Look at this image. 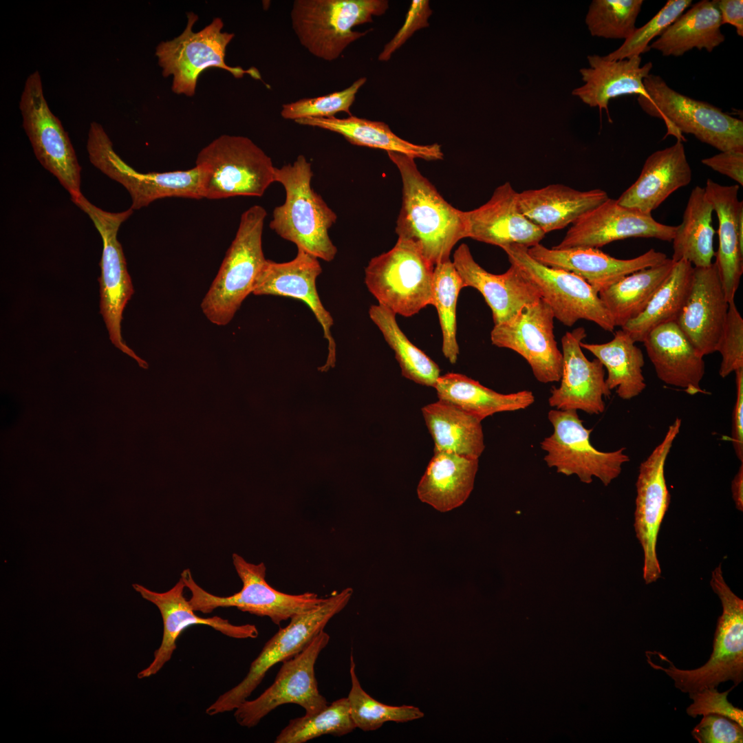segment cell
<instances>
[{"mask_svg":"<svg viewBox=\"0 0 743 743\" xmlns=\"http://www.w3.org/2000/svg\"><path fill=\"white\" fill-rule=\"evenodd\" d=\"M402 180V205L396 221L398 239L413 244L434 266L450 259L466 237L464 211L453 207L418 170L415 158L387 152Z\"/></svg>","mask_w":743,"mask_h":743,"instance_id":"6da1fadb","label":"cell"},{"mask_svg":"<svg viewBox=\"0 0 743 743\" xmlns=\"http://www.w3.org/2000/svg\"><path fill=\"white\" fill-rule=\"evenodd\" d=\"M311 164L300 155L292 164L274 169L275 182L286 191L285 202L277 206L270 227L284 239L318 259L332 261L337 248L328 230L336 222V213L311 187Z\"/></svg>","mask_w":743,"mask_h":743,"instance_id":"7a4b0ae2","label":"cell"},{"mask_svg":"<svg viewBox=\"0 0 743 743\" xmlns=\"http://www.w3.org/2000/svg\"><path fill=\"white\" fill-rule=\"evenodd\" d=\"M710 585L721 601L722 612L718 619L713 651L707 662L696 669H682L660 652H654L661 660L668 663L667 667L655 663L646 655L650 667L664 671L674 682L675 687L683 693L718 687L729 680L736 687L743 680V601L726 583L721 564L712 572Z\"/></svg>","mask_w":743,"mask_h":743,"instance_id":"3957f363","label":"cell"},{"mask_svg":"<svg viewBox=\"0 0 743 743\" xmlns=\"http://www.w3.org/2000/svg\"><path fill=\"white\" fill-rule=\"evenodd\" d=\"M266 210L255 205L244 212L236 235L219 270L202 301L205 316L213 324L226 325L243 301L252 294L266 259L262 249Z\"/></svg>","mask_w":743,"mask_h":743,"instance_id":"277c9868","label":"cell"},{"mask_svg":"<svg viewBox=\"0 0 743 743\" xmlns=\"http://www.w3.org/2000/svg\"><path fill=\"white\" fill-rule=\"evenodd\" d=\"M649 99L638 96V103L648 115L662 119L667 135L685 140L682 133L720 151H743V121L708 103L693 99L671 89L658 75L643 80Z\"/></svg>","mask_w":743,"mask_h":743,"instance_id":"5b68a950","label":"cell"},{"mask_svg":"<svg viewBox=\"0 0 743 743\" xmlns=\"http://www.w3.org/2000/svg\"><path fill=\"white\" fill-rule=\"evenodd\" d=\"M195 163L203 198L261 197L275 182L270 158L245 136H220L199 152Z\"/></svg>","mask_w":743,"mask_h":743,"instance_id":"8992f818","label":"cell"},{"mask_svg":"<svg viewBox=\"0 0 743 743\" xmlns=\"http://www.w3.org/2000/svg\"><path fill=\"white\" fill-rule=\"evenodd\" d=\"M386 0H295L292 28L300 43L312 55L327 61L337 59L352 43L369 32L353 28L385 13Z\"/></svg>","mask_w":743,"mask_h":743,"instance_id":"52a82bcc","label":"cell"},{"mask_svg":"<svg viewBox=\"0 0 743 743\" xmlns=\"http://www.w3.org/2000/svg\"><path fill=\"white\" fill-rule=\"evenodd\" d=\"M232 559L243 585L240 591L228 596L209 593L195 581L189 569L182 571L180 577L191 592L189 601L195 612L209 614L219 607H234L242 612L268 616L279 625L282 621L318 606L326 599L313 592L289 594L278 591L266 581L263 563H249L236 553Z\"/></svg>","mask_w":743,"mask_h":743,"instance_id":"ba28073f","label":"cell"},{"mask_svg":"<svg viewBox=\"0 0 743 743\" xmlns=\"http://www.w3.org/2000/svg\"><path fill=\"white\" fill-rule=\"evenodd\" d=\"M433 270L416 246L398 239L391 250L369 261L365 283L379 305L411 316L432 305Z\"/></svg>","mask_w":743,"mask_h":743,"instance_id":"9c48e42d","label":"cell"},{"mask_svg":"<svg viewBox=\"0 0 743 743\" xmlns=\"http://www.w3.org/2000/svg\"><path fill=\"white\" fill-rule=\"evenodd\" d=\"M187 18L186 27L180 35L160 42L155 49L163 76H173L171 89L174 93L194 96L200 74L212 67L226 70L237 78L247 74L256 80L261 79L259 70L255 67L244 69L226 63V47L235 34L222 32L224 23L220 18H215L196 32L193 28L197 15L189 12Z\"/></svg>","mask_w":743,"mask_h":743,"instance_id":"30bf717a","label":"cell"},{"mask_svg":"<svg viewBox=\"0 0 743 743\" xmlns=\"http://www.w3.org/2000/svg\"><path fill=\"white\" fill-rule=\"evenodd\" d=\"M353 594L347 588L327 598L318 606L290 618V623L280 628L264 645L257 657L251 663L246 677L236 686L226 691L206 709L208 715L234 711L247 700L274 665L286 660L301 652L322 630L330 620L348 603Z\"/></svg>","mask_w":743,"mask_h":743,"instance_id":"8fae6325","label":"cell"},{"mask_svg":"<svg viewBox=\"0 0 743 743\" xmlns=\"http://www.w3.org/2000/svg\"><path fill=\"white\" fill-rule=\"evenodd\" d=\"M72 201L89 216L102 239L101 273L98 279L100 309L109 339L140 367L147 369V363L126 344L121 334L122 313L134 290L117 235L121 224L131 215L133 210L129 208L118 213L106 211L91 203L83 194Z\"/></svg>","mask_w":743,"mask_h":743,"instance_id":"7c38bea8","label":"cell"},{"mask_svg":"<svg viewBox=\"0 0 743 743\" xmlns=\"http://www.w3.org/2000/svg\"><path fill=\"white\" fill-rule=\"evenodd\" d=\"M19 109L36 159L57 178L71 200L79 197L82 195L81 166L67 133L48 106L37 70L25 80Z\"/></svg>","mask_w":743,"mask_h":743,"instance_id":"4fadbf2b","label":"cell"},{"mask_svg":"<svg viewBox=\"0 0 743 743\" xmlns=\"http://www.w3.org/2000/svg\"><path fill=\"white\" fill-rule=\"evenodd\" d=\"M548 418L553 432L540 442V446L546 453L543 459L547 465L558 473L575 474L587 484L596 477L607 486L620 475L623 464L629 461L625 447L609 452L595 449L590 440L592 429L583 426L577 411L552 409Z\"/></svg>","mask_w":743,"mask_h":743,"instance_id":"5bb4252c","label":"cell"},{"mask_svg":"<svg viewBox=\"0 0 743 743\" xmlns=\"http://www.w3.org/2000/svg\"><path fill=\"white\" fill-rule=\"evenodd\" d=\"M87 151L96 168L127 189L133 210L164 197L203 198L202 173L197 166L186 171L140 173L116 153L109 136L96 122L90 124Z\"/></svg>","mask_w":743,"mask_h":743,"instance_id":"9a60e30c","label":"cell"},{"mask_svg":"<svg viewBox=\"0 0 743 743\" xmlns=\"http://www.w3.org/2000/svg\"><path fill=\"white\" fill-rule=\"evenodd\" d=\"M502 249L510 264L517 266L537 287L554 318L561 323L572 327L577 321L584 319L605 331H614L615 326L599 293L585 280L572 272L539 263L524 246L513 244Z\"/></svg>","mask_w":743,"mask_h":743,"instance_id":"2e32d148","label":"cell"},{"mask_svg":"<svg viewBox=\"0 0 743 743\" xmlns=\"http://www.w3.org/2000/svg\"><path fill=\"white\" fill-rule=\"evenodd\" d=\"M330 638L323 629L301 652L282 662L273 683L259 697L245 700L234 710L237 722L241 726L253 727L272 710L285 704H298L307 714L325 708L328 703L319 693L314 666Z\"/></svg>","mask_w":743,"mask_h":743,"instance_id":"e0dca14e","label":"cell"},{"mask_svg":"<svg viewBox=\"0 0 743 743\" xmlns=\"http://www.w3.org/2000/svg\"><path fill=\"white\" fill-rule=\"evenodd\" d=\"M681 424V419L676 418L662 441L639 466L636 482L634 530L643 551V577L646 584L656 581L661 575L656 545L660 527L670 504L665 466Z\"/></svg>","mask_w":743,"mask_h":743,"instance_id":"ac0fdd59","label":"cell"},{"mask_svg":"<svg viewBox=\"0 0 743 743\" xmlns=\"http://www.w3.org/2000/svg\"><path fill=\"white\" fill-rule=\"evenodd\" d=\"M554 316L543 298L524 306L510 320L495 324L491 332L493 345L521 355L540 383L561 380L563 355L554 334Z\"/></svg>","mask_w":743,"mask_h":743,"instance_id":"d6986e66","label":"cell"},{"mask_svg":"<svg viewBox=\"0 0 743 743\" xmlns=\"http://www.w3.org/2000/svg\"><path fill=\"white\" fill-rule=\"evenodd\" d=\"M676 228L658 222L652 215L622 206L616 200L608 198L573 223L561 241L552 248H598L629 237L671 241Z\"/></svg>","mask_w":743,"mask_h":743,"instance_id":"ffe728a7","label":"cell"},{"mask_svg":"<svg viewBox=\"0 0 743 743\" xmlns=\"http://www.w3.org/2000/svg\"><path fill=\"white\" fill-rule=\"evenodd\" d=\"M322 272L318 258L297 248L291 261L277 263L267 259L255 284V295H274L298 299L305 303L321 325L327 341L328 354L325 363L319 368L325 372L335 366L336 346L331 328L333 318L323 305L316 286Z\"/></svg>","mask_w":743,"mask_h":743,"instance_id":"44dd1931","label":"cell"},{"mask_svg":"<svg viewBox=\"0 0 743 743\" xmlns=\"http://www.w3.org/2000/svg\"><path fill=\"white\" fill-rule=\"evenodd\" d=\"M133 588L143 599L158 608L163 621L161 644L155 651L152 662L138 674L140 679L156 674L171 660L176 649L177 638L189 626L207 625L226 636L238 639L255 638L259 635L254 625H234L219 616L204 618L197 615L184 596L186 586L181 577L170 590L164 592H154L137 583L133 584Z\"/></svg>","mask_w":743,"mask_h":743,"instance_id":"7402d4cb","label":"cell"},{"mask_svg":"<svg viewBox=\"0 0 743 743\" xmlns=\"http://www.w3.org/2000/svg\"><path fill=\"white\" fill-rule=\"evenodd\" d=\"M585 328L567 332L561 338L563 369L561 384L552 387L548 404L558 410H581L601 414L605 409L604 397L611 391L605 384V369L596 358L589 360L580 343L586 337Z\"/></svg>","mask_w":743,"mask_h":743,"instance_id":"603a6c76","label":"cell"},{"mask_svg":"<svg viewBox=\"0 0 743 743\" xmlns=\"http://www.w3.org/2000/svg\"><path fill=\"white\" fill-rule=\"evenodd\" d=\"M728 306L715 263L693 267L689 293L676 323L703 356L717 352Z\"/></svg>","mask_w":743,"mask_h":743,"instance_id":"cb8c5ba5","label":"cell"},{"mask_svg":"<svg viewBox=\"0 0 743 743\" xmlns=\"http://www.w3.org/2000/svg\"><path fill=\"white\" fill-rule=\"evenodd\" d=\"M466 237L503 248L517 244L528 248L540 244L546 233L528 219L519 204V193L509 182L499 186L490 200L464 211Z\"/></svg>","mask_w":743,"mask_h":743,"instance_id":"d4e9b609","label":"cell"},{"mask_svg":"<svg viewBox=\"0 0 743 743\" xmlns=\"http://www.w3.org/2000/svg\"><path fill=\"white\" fill-rule=\"evenodd\" d=\"M453 265L465 287L477 290L491 308L495 325L515 316L524 306L541 298L537 287L515 265L503 274L487 272L462 244L453 254Z\"/></svg>","mask_w":743,"mask_h":743,"instance_id":"484cf974","label":"cell"},{"mask_svg":"<svg viewBox=\"0 0 743 743\" xmlns=\"http://www.w3.org/2000/svg\"><path fill=\"white\" fill-rule=\"evenodd\" d=\"M539 263L572 272L590 284L598 293L636 271L663 263L667 255L651 248L643 255L620 259L594 248H548L541 244L528 248Z\"/></svg>","mask_w":743,"mask_h":743,"instance_id":"4316f807","label":"cell"},{"mask_svg":"<svg viewBox=\"0 0 743 743\" xmlns=\"http://www.w3.org/2000/svg\"><path fill=\"white\" fill-rule=\"evenodd\" d=\"M692 171L682 141L652 153L637 180L618 197L622 206L652 215L671 194L688 185Z\"/></svg>","mask_w":743,"mask_h":743,"instance_id":"83f0119b","label":"cell"},{"mask_svg":"<svg viewBox=\"0 0 743 743\" xmlns=\"http://www.w3.org/2000/svg\"><path fill=\"white\" fill-rule=\"evenodd\" d=\"M657 377L690 395L706 393L700 387L704 375L703 356L692 345L676 322L652 330L643 341Z\"/></svg>","mask_w":743,"mask_h":743,"instance_id":"f1b7e54d","label":"cell"},{"mask_svg":"<svg viewBox=\"0 0 743 743\" xmlns=\"http://www.w3.org/2000/svg\"><path fill=\"white\" fill-rule=\"evenodd\" d=\"M588 61L589 67L579 70L584 84L572 92L583 103L598 107L600 112L605 109L609 115L608 105L612 98L627 94L649 98L643 80L650 74L651 62L641 66L640 56L610 61L596 54L588 56Z\"/></svg>","mask_w":743,"mask_h":743,"instance_id":"f546056e","label":"cell"},{"mask_svg":"<svg viewBox=\"0 0 743 743\" xmlns=\"http://www.w3.org/2000/svg\"><path fill=\"white\" fill-rule=\"evenodd\" d=\"M739 185H721L707 179L704 188L718 219L719 246L715 261L728 303L735 295L743 273V246L738 234V222L743 214V202L738 200Z\"/></svg>","mask_w":743,"mask_h":743,"instance_id":"4dcf8cb0","label":"cell"},{"mask_svg":"<svg viewBox=\"0 0 743 743\" xmlns=\"http://www.w3.org/2000/svg\"><path fill=\"white\" fill-rule=\"evenodd\" d=\"M608 198L601 189L581 191L557 184L519 193V204L523 214L546 234L574 223Z\"/></svg>","mask_w":743,"mask_h":743,"instance_id":"1f68e13d","label":"cell"},{"mask_svg":"<svg viewBox=\"0 0 743 743\" xmlns=\"http://www.w3.org/2000/svg\"><path fill=\"white\" fill-rule=\"evenodd\" d=\"M478 459L434 451L417 488L418 498L440 512L461 506L470 495Z\"/></svg>","mask_w":743,"mask_h":743,"instance_id":"d6a6232c","label":"cell"},{"mask_svg":"<svg viewBox=\"0 0 743 743\" xmlns=\"http://www.w3.org/2000/svg\"><path fill=\"white\" fill-rule=\"evenodd\" d=\"M301 125L321 128L343 136L349 143L396 152L427 161L443 159L441 146L437 143L419 145L403 140L385 122L349 116L347 118H305L294 121Z\"/></svg>","mask_w":743,"mask_h":743,"instance_id":"836d02e7","label":"cell"},{"mask_svg":"<svg viewBox=\"0 0 743 743\" xmlns=\"http://www.w3.org/2000/svg\"><path fill=\"white\" fill-rule=\"evenodd\" d=\"M721 25L716 0H702L682 13L649 47L665 56H680L693 48L711 52L725 40Z\"/></svg>","mask_w":743,"mask_h":743,"instance_id":"e575fe53","label":"cell"},{"mask_svg":"<svg viewBox=\"0 0 743 743\" xmlns=\"http://www.w3.org/2000/svg\"><path fill=\"white\" fill-rule=\"evenodd\" d=\"M434 388L439 400L453 405L481 421L497 413L526 409L535 402L531 391L500 394L456 373L440 376Z\"/></svg>","mask_w":743,"mask_h":743,"instance_id":"d590c367","label":"cell"},{"mask_svg":"<svg viewBox=\"0 0 743 743\" xmlns=\"http://www.w3.org/2000/svg\"><path fill=\"white\" fill-rule=\"evenodd\" d=\"M422 413L434 451L479 459L485 449L480 420L441 400L423 407Z\"/></svg>","mask_w":743,"mask_h":743,"instance_id":"8d00e7d4","label":"cell"},{"mask_svg":"<svg viewBox=\"0 0 743 743\" xmlns=\"http://www.w3.org/2000/svg\"><path fill=\"white\" fill-rule=\"evenodd\" d=\"M580 345L592 353L607 369L605 384L610 391L616 389L620 398L632 399L645 389L643 354L622 329L617 330L607 343L594 344L581 341Z\"/></svg>","mask_w":743,"mask_h":743,"instance_id":"74e56055","label":"cell"},{"mask_svg":"<svg viewBox=\"0 0 743 743\" xmlns=\"http://www.w3.org/2000/svg\"><path fill=\"white\" fill-rule=\"evenodd\" d=\"M713 207L704 189L695 186L689 197L682 222L677 226L673 242L674 262L686 260L694 267H707L715 255L712 226Z\"/></svg>","mask_w":743,"mask_h":743,"instance_id":"f35d334b","label":"cell"},{"mask_svg":"<svg viewBox=\"0 0 743 743\" xmlns=\"http://www.w3.org/2000/svg\"><path fill=\"white\" fill-rule=\"evenodd\" d=\"M675 262L663 263L629 274L599 292L615 327H622L645 310L669 274Z\"/></svg>","mask_w":743,"mask_h":743,"instance_id":"ab89813d","label":"cell"},{"mask_svg":"<svg viewBox=\"0 0 743 743\" xmlns=\"http://www.w3.org/2000/svg\"><path fill=\"white\" fill-rule=\"evenodd\" d=\"M693 266L686 260L675 262L668 277L637 317L621 329L635 342H643L656 327L676 322L689 293Z\"/></svg>","mask_w":743,"mask_h":743,"instance_id":"60d3db41","label":"cell"},{"mask_svg":"<svg viewBox=\"0 0 743 743\" xmlns=\"http://www.w3.org/2000/svg\"><path fill=\"white\" fill-rule=\"evenodd\" d=\"M369 316L394 350L402 375L417 384L434 387L440 376L438 365L407 338L398 325L396 314L378 304L370 306Z\"/></svg>","mask_w":743,"mask_h":743,"instance_id":"b9f144b4","label":"cell"},{"mask_svg":"<svg viewBox=\"0 0 743 743\" xmlns=\"http://www.w3.org/2000/svg\"><path fill=\"white\" fill-rule=\"evenodd\" d=\"M356 728L348 699L342 698L318 712L290 720L274 742L304 743L325 735H345Z\"/></svg>","mask_w":743,"mask_h":743,"instance_id":"7bdbcfd3","label":"cell"},{"mask_svg":"<svg viewBox=\"0 0 743 743\" xmlns=\"http://www.w3.org/2000/svg\"><path fill=\"white\" fill-rule=\"evenodd\" d=\"M464 286L450 259L434 266L433 303L438 311L442 333V353L452 364L456 363L459 347L456 338V306Z\"/></svg>","mask_w":743,"mask_h":743,"instance_id":"ee69618b","label":"cell"},{"mask_svg":"<svg viewBox=\"0 0 743 743\" xmlns=\"http://www.w3.org/2000/svg\"><path fill=\"white\" fill-rule=\"evenodd\" d=\"M352 654L350 656L351 689L347 697L350 713L356 728L365 731H375L389 721L406 722L422 718L424 713L413 706H390L375 700L362 688L355 671Z\"/></svg>","mask_w":743,"mask_h":743,"instance_id":"f6af8a7d","label":"cell"},{"mask_svg":"<svg viewBox=\"0 0 743 743\" xmlns=\"http://www.w3.org/2000/svg\"><path fill=\"white\" fill-rule=\"evenodd\" d=\"M643 0H593L585 22L590 34L605 39H627L636 29Z\"/></svg>","mask_w":743,"mask_h":743,"instance_id":"bcb514c9","label":"cell"},{"mask_svg":"<svg viewBox=\"0 0 743 743\" xmlns=\"http://www.w3.org/2000/svg\"><path fill=\"white\" fill-rule=\"evenodd\" d=\"M691 3V0L667 1L652 19L641 28H636L618 49L604 57L607 60L617 61L640 56V54L648 52L651 50V41L656 36H660Z\"/></svg>","mask_w":743,"mask_h":743,"instance_id":"7dc6e473","label":"cell"},{"mask_svg":"<svg viewBox=\"0 0 743 743\" xmlns=\"http://www.w3.org/2000/svg\"><path fill=\"white\" fill-rule=\"evenodd\" d=\"M367 78H360L348 87L322 96L305 98L282 105L281 116L287 120H296L305 118L334 117L338 112L352 116L350 107L360 88Z\"/></svg>","mask_w":743,"mask_h":743,"instance_id":"c3c4849f","label":"cell"},{"mask_svg":"<svg viewBox=\"0 0 743 743\" xmlns=\"http://www.w3.org/2000/svg\"><path fill=\"white\" fill-rule=\"evenodd\" d=\"M717 352L722 360L719 375L724 378L743 368V319L735 301L729 303L723 332Z\"/></svg>","mask_w":743,"mask_h":743,"instance_id":"681fc988","label":"cell"},{"mask_svg":"<svg viewBox=\"0 0 743 743\" xmlns=\"http://www.w3.org/2000/svg\"><path fill=\"white\" fill-rule=\"evenodd\" d=\"M733 687L724 692H719L717 687H708L689 693L693 702L686 709L687 715L692 718L709 714L721 715L743 726V711L734 707L727 699Z\"/></svg>","mask_w":743,"mask_h":743,"instance_id":"f907efd6","label":"cell"},{"mask_svg":"<svg viewBox=\"0 0 743 743\" xmlns=\"http://www.w3.org/2000/svg\"><path fill=\"white\" fill-rule=\"evenodd\" d=\"M702 716L691 733L698 743L743 742V726L735 721L718 714Z\"/></svg>","mask_w":743,"mask_h":743,"instance_id":"816d5d0a","label":"cell"},{"mask_svg":"<svg viewBox=\"0 0 743 743\" xmlns=\"http://www.w3.org/2000/svg\"><path fill=\"white\" fill-rule=\"evenodd\" d=\"M432 10L427 0H413L407 13L405 21L394 38L384 47L378 56V60L387 61L392 54L401 47L413 34L423 28L428 27V19Z\"/></svg>","mask_w":743,"mask_h":743,"instance_id":"f5cc1de1","label":"cell"},{"mask_svg":"<svg viewBox=\"0 0 743 743\" xmlns=\"http://www.w3.org/2000/svg\"><path fill=\"white\" fill-rule=\"evenodd\" d=\"M701 162L704 165L730 177L739 185H743V151H720L715 155L702 159Z\"/></svg>","mask_w":743,"mask_h":743,"instance_id":"db71d44e","label":"cell"},{"mask_svg":"<svg viewBox=\"0 0 743 743\" xmlns=\"http://www.w3.org/2000/svg\"><path fill=\"white\" fill-rule=\"evenodd\" d=\"M734 372L736 400L733 411L731 442L737 459L743 462V368Z\"/></svg>","mask_w":743,"mask_h":743,"instance_id":"11a10c76","label":"cell"},{"mask_svg":"<svg viewBox=\"0 0 743 743\" xmlns=\"http://www.w3.org/2000/svg\"><path fill=\"white\" fill-rule=\"evenodd\" d=\"M720 12L722 25L730 24L736 29L737 34L743 36V1L716 0Z\"/></svg>","mask_w":743,"mask_h":743,"instance_id":"9f6ffc18","label":"cell"},{"mask_svg":"<svg viewBox=\"0 0 743 743\" xmlns=\"http://www.w3.org/2000/svg\"><path fill=\"white\" fill-rule=\"evenodd\" d=\"M731 493L732 497L734 501L735 508L740 510H743V462L739 467L738 471L735 475L731 482Z\"/></svg>","mask_w":743,"mask_h":743,"instance_id":"6f0895ef","label":"cell"}]
</instances>
